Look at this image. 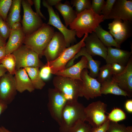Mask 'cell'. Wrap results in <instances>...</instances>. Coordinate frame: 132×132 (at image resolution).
Wrapping results in <instances>:
<instances>
[{"label": "cell", "instance_id": "obj_1", "mask_svg": "<svg viewBox=\"0 0 132 132\" xmlns=\"http://www.w3.org/2000/svg\"><path fill=\"white\" fill-rule=\"evenodd\" d=\"M104 21L102 15L97 14L90 9L77 14L69 26L70 29L75 31L76 35L80 38L86 33L95 32L100 24Z\"/></svg>", "mask_w": 132, "mask_h": 132}, {"label": "cell", "instance_id": "obj_2", "mask_svg": "<svg viewBox=\"0 0 132 132\" xmlns=\"http://www.w3.org/2000/svg\"><path fill=\"white\" fill-rule=\"evenodd\" d=\"M55 32L53 27L44 23L37 30L26 35L23 44L41 57Z\"/></svg>", "mask_w": 132, "mask_h": 132}, {"label": "cell", "instance_id": "obj_3", "mask_svg": "<svg viewBox=\"0 0 132 132\" xmlns=\"http://www.w3.org/2000/svg\"><path fill=\"white\" fill-rule=\"evenodd\" d=\"M85 107L78 101L67 102L62 111L59 132H69L71 129L79 120L85 121Z\"/></svg>", "mask_w": 132, "mask_h": 132}, {"label": "cell", "instance_id": "obj_4", "mask_svg": "<svg viewBox=\"0 0 132 132\" xmlns=\"http://www.w3.org/2000/svg\"><path fill=\"white\" fill-rule=\"evenodd\" d=\"M81 81L70 77L56 76L53 80L55 88L61 92L67 102L78 101Z\"/></svg>", "mask_w": 132, "mask_h": 132}, {"label": "cell", "instance_id": "obj_5", "mask_svg": "<svg viewBox=\"0 0 132 132\" xmlns=\"http://www.w3.org/2000/svg\"><path fill=\"white\" fill-rule=\"evenodd\" d=\"M12 54L16 59V70L28 67L42 68L45 65L39 59V55L25 45L22 44Z\"/></svg>", "mask_w": 132, "mask_h": 132}, {"label": "cell", "instance_id": "obj_6", "mask_svg": "<svg viewBox=\"0 0 132 132\" xmlns=\"http://www.w3.org/2000/svg\"><path fill=\"white\" fill-rule=\"evenodd\" d=\"M32 0H22L23 15L22 21V28L25 35L31 34L41 27L44 24L42 18L31 8Z\"/></svg>", "mask_w": 132, "mask_h": 132}, {"label": "cell", "instance_id": "obj_7", "mask_svg": "<svg viewBox=\"0 0 132 132\" xmlns=\"http://www.w3.org/2000/svg\"><path fill=\"white\" fill-rule=\"evenodd\" d=\"M107 105L98 100L92 102L85 107V121L93 128L98 127L108 120L105 113Z\"/></svg>", "mask_w": 132, "mask_h": 132}, {"label": "cell", "instance_id": "obj_8", "mask_svg": "<svg viewBox=\"0 0 132 132\" xmlns=\"http://www.w3.org/2000/svg\"><path fill=\"white\" fill-rule=\"evenodd\" d=\"M88 35L85 34L83 38L76 44L66 48L59 56L55 60L47 61V64L50 66L51 74H55L66 68V66L69 61L73 58L80 51L81 48L85 46L84 40Z\"/></svg>", "mask_w": 132, "mask_h": 132}, {"label": "cell", "instance_id": "obj_9", "mask_svg": "<svg viewBox=\"0 0 132 132\" xmlns=\"http://www.w3.org/2000/svg\"><path fill=\"white\" fill-rule=\"evenodd\" d=\"M87 68L81 72V81L79 90V97H84L87 100L101 96L100 92L101 84L96 78L90 76Z\"/></svg>", "mask_w": 132, "mask_h": 132}, {"label": "cell", "instance_id": "obj_10", "mask_svg": "<svg viewBox=\"0 0 132 132\" xmlns=\"http://www.w3.org/2000/svg\"><path fill=\"white\" fill-rule=\"evenodd\" d=\"M48 96V110L52 118L59 125L62 111L67 101L63 95L55 88H49Z\"/></svg>", "mask_w": 132, "mask_h": 132}, {"label": "cell", "instance_id": "obj_11", "mask_svg": "<svg viewBox=\"0 0 132 132\" xmlns=\"http://www.w3.org/2000/svg\"><path fill=\"white\" fill-rule=\"evenodd\" d=\"M43 5L47 8L49 16L47 24L55 27L64 35L66 42V47L70 46L71 44L77 41L75 37V31L68 29L62 22L58 14L56 13L52 7L49 6L45 0L42 1Z\"/></svg>", "mask_w": 132, "mask_h": 132}, {"label": "cell", "instance_id": "obj_12", "mask_svg": "<svg viewBox=\"0 0 132 132\" xmlns=\"http://www.w3.org/2000/svg\"><path fill=\"white\" fill-rule=\"evenodd\" d=\"M132 23L128 21L114 19L108 24L109 32L119 46L121 47L122 43L131 36Z\"/></svg>", "mask_w": 132, "mask_h": 132}, {"label": "cell", "instance_id": "obj_13", "mask_svg": "<svg viewBox=\"0 0 132 132\" xmlns=\"http://www.w3.org/2000/svg\"><path fill=\"white\" fill-rule=\"evenodd\" d=\"M66 47L65 37L60 32H55L43 53L47 61L57 59Z\"/></svg>", "mask_w": 132, "mask_h": 132}, {"label": "cell", "instance_id": "obj_14", "mask_svg": "<svg viewBox=\"0 0 132 132\" xmlns=\"http://www.w3.org/2000/svg\"><path fill=\"white\" fill-rule=\"evenodd\" d=\"M17 89L14 77L8 72L0 77V100L8 105L14 100Z\"/></svg>", "mask_w": 132, "mask_h": 132}, {"label": "cell", "instance_id": "obj_15", "mask_svg": "<svg viewBox=\"0 0 132 132\" xmlns=\"http://www.w3.org/2000/svg\"><path fill=\"white\" fill-rule=\"evenodd\" d=\"M119 19L132 22V0H116L107 19Z\"/></svg>", "mask_w": 132, "mask_h": 132}, {"label": "cell", "instance_id": "obj_16", "mask_svg": "<svg viewBox=\"0 0 132 132\" xmlns=\"http://www.w3.org/2000/svg\"><path fill=\"white\" fill-rule=\"evenodd\" d=\"M112 78L119 87L126 92L129 97L132 96V56L124 71L117 75H113Z\"/></svg>", "mask_w": 132, "mask_h": 132}, {"label": "cell", "instance_id": "obj_17", "mask_svg": "<svg viewBox=\"0 0 132 132\" xmlns=\"http://www.w3.org/2000/svg\"><path fill=\"white\" fill-rule=\"evenodd\" d=\"M85 47L88 53L92 56L98 55L105 59L107 54V47L97 36L94 32L88 35L84 40Z\"/></svg>", "mask_w": 132, "mask_h": 132}, {"label": "cell", "instance_id": "obj_18", "mask_svg": "<svg viewBox=\"0 0 132 132\" xmlns=\"http://www.w3.org/2000/svg\"><path fill=\"white\" fill-rule=\"evenodd\" d=\"M107 54L105 59L106 64L117 63L126 66L132 56V52L121 49L120 48L107 47Z\"/></svg>", "mask_w": 132, "mask_h": 132}, {"label": "cell", "instance_id": "obj_19", "mask_svg": "<svg viewBox=\"0 0 132 132\" xmlns=\"http://www.w3.org/2000/svg\"><path fill=\"white\" fill-rule=\"evenodd\" d=\"M88 68V61L87 58L82 56L80 60L75 64L62 70L55 73L54 75L70 77L81 81L80 74L82 70Z\"/></svg>", "mask_w": 132, "mask_h": 132}, {"label": "cell", "instance_id": "obj_20", "mask_svg": "<svg viewBox=\"0 0 132 132\" xmlns=\"http://www.w3.org/2000/svg\"><path fill=\"white\" fill-rule=\"evenodd\" d=\"M81 56H85L88 60V68L89 70V75L93 78H96L99 73L100 62L94 60L92 56L87 52L85 47L82 48L74 57L69 61L66 66V68L73 65L75 60Z\"/></svg>", "mask_w": 132, "mask_h": 132}, {"label": "cell", "instance_id": "obj_21", "mask_svg": "<svg viewBox=\"0 0 132 132\" xmlns=\"http://www.w3.org/2000/svg\"><path fill=\"white\" fill-rule=\"evenodd\" d=\"M25 35L22 28L17 30H11L5 46L6 55L12 54L19 48L23 44Z\"/></svg>", "mask_w": 132, "mask_h": 132}, {"label": "cell", "instance_id": "obj_22", "mask_svg": "<svg viewBox=\"0 0 132 132\" xmlns=\"http://www.w3.org/2000/svg\"><path fill=\"white\" fill-rule=\"evenodd\" d=\"M14 77L17 91L22 93L25 90L30 92L35 89L27 73L24 68L16 70Z\"/></svg>", "mask_w": 132, "mask_h": 132}, {"label": "cell", "instance_id": "obj_23", "mask_svg": "<svg viewBox=\"0 0 132 132\" xmlns=\"http://www.w3.org/2000/svg\"><path fill=\"white\" fill-rule=\"evenodd\" d=\"M55 6L63 16L67 28L76 17L77 14L76 11L73 9L68 1L63 3L60 1Z\"/></svg>", "mask_w": 132, "mask_h": 132}, {"label": "cell", "instance_id": "obj_24", "mask_svg": "<svg viewBox=\"0 0 132 132\" xmlns=\"http://www.w3.org/2000/svg\"><path fill=\"white\" fill-rule=\"evenodd\" d=\"M100 92L101 94H110L128 96L127 93L119 87L112 78L101 83Z\"/></svg>", "mask_w": 132, "mask_h": 132}, {"label": "cell", "instance_id": "obj_25", "mask_svg": "<svg viewBox=\"0 0 132 132\" xmlns=\"http://www.w3.org/2000/svg\"><path fill=\"white\" fill-rule=\"evenodd\" d=\"M21 0H13L5 22L11 29L14 23L21 21L20 14Z\"/></svg>", "mask_w": 132, "mask_h": 132}, {"label": "cell", "instance_id": "obj_26", "mask_svg": "<svg viewBox=\"0 0 132 132\" xmlns=\"http://www.w3.org/2000/svg\"><path fill=\"white\" fill-rule=\"evenodd\" d=\"M94 32L100 40L107 47L114 46L116 48H120L109 31L104 29L100 25L96 28Z\"/></svg>", "mask_w": 132, "mask_h": 132}, {"label": "cell", "instance_id": "obj_27", "mask_svg": "<svg viewBox=\"0 0 132 132\" xmlns=\"http://www.w3.org/2000/svg\"><path fill=\"white\" fill-rule=\"evenodd\" d=\"M29 75L35 89H41L45 85L40 74L39 68L28 67L24 68Z\"/></svg>", "mask_w": 132, "mask_h": 132}, {"label": "cell", "instance_id": "obj_28", "mask_svg": "<svg viewBox=\"0 0 132 132\" xmlns=\"http://www.w3.org/2000/svg\"><path fill=\"white\" fill-rule=\"evenodd\" d=\"M0 64L2 65L9 73L12 75L15 74L16 71V59L12 54L7 55L0 59Z\"/></svg>", "mask_w": 132, "mask_h": 132}, {"label": "cell", "instance_id": "obj_29", "mask_svg": "<svg viewBox=\"0 0 132 132\" xmlns=\"http://www.w3.org/2000/svg\"><path fill=\"white\" fill-rule=\"evenodd\" d=\"M113 75L111 64H106L100 67L96 79L101 84L111 79Z\"/></svg>", "mask_w": 132, "mask_h": 132}, {"label": "cell", "instance_id": "obj_30", "mask_svg": "<svg viewBox=\"0 0 132 132\" xmlns=\"http://www.w3.org/2000/svg\"><path fill=\"white\" fill-rule=\"evenodd\" d=\"M91 0H72L71 4L75 8L77 14L86 10L91 9Z\"/></svg>", "mask_w": 132, "mask_h": 132}, {"label": "cell", "instance_id": "obj_31", "mask_svg": "<svg viewBox=\"0 0 132 132\" xmlns=\"http://www.w3.org/2000/svg\"><path fill=\"white\" fill-rule=\"evenodd\" d=\"M108 118L110 121L118 122L125 120L126 115L124 112L119 108H114L108 116Z\"/></svg>", "mask_w": 132, "mask_h": 132}, {"label": "cell", "instance_id": "obj_32", "mask_svg": "<svg viewBox=\"0 0 132 132\" xmlns=\"http://www.w3.org/2000/svg\"><path fill=\"white\" fill-rule=\"evenodd\" d=\"M92 128L88 123L79 120L71 129L69 132H91Z\"/></svg>", "mask_w": 132, "mask_h": 132}, {"label": "cell", "instance_id": "obj_33", "mask_svg": "<svg viewBox=\"0 0 132 132\" xmlns=\"http://www.w3.org/2000/svg\"><path fill=\"white\" fill-rule=\"evenodd\" d=\"M12 2V0H0V16L5 21Z\"/></svg>", "mask_w": 132, "mask_h": 132}, {"label": "cell", "instance_id": "obj_34", "mask_svg": "<svg viewBox=\"0 0 132 132\" xmlns=\"http://www.w3.org/2000/svg\"><path fill=\"white\" fill-rule=\"evenodd\" d=\"M11 29L8 25L0 16V36L6 41L8 38Z\"/></svg>", "mask_w": 132, "mask_h": 132}, {"label": "cell", "instance_id": "obj_35", "mask_svg": "<svg viewBox=\"0 0 132 132\" xmlns=\"http://www.w3.org/2000/svg\"><path fill=\"white\" fill-rule=\"evenodd\" d=\"M104 0H91V9L96 14L101 15V11L105 4Z\"/></svg>", "mask_w": 132, "mask_h": 132}, {"label": "cell", "instance_id": "obj_36", "mask_svg": "<svg viewBox=\"0 0 132 132\" xmlns=\"http://www.w3.org/2000/svg\"><path fill=\"white\" fill-rule=\"evenodd\" d=\"M106 132H127L126 127L123 124L110 121Z\"/></svg>", "mask_w": 132, "mask_h": 132}, {"label": "cell", "instance_id": "obj_37", "mask_svg": "<svg viewBox=\"0 0 132 132\" xmlns=\"http://www.w3.org/2000/svg\"><path fill=\"white\" fill-rule=\"evenodd\" d=\"M116 0H107L105 5L101 12V14L103 16L104 20L107 19L110 14L113 5Z\"/></svg>", "mask_w": 132, "mask_h": 132}, {"label": "cell", "instance_id": "obj_38", "mask_svg": "<svg viewBox=\"0 0 132 132\" xmlns=\"http://www.w3.org/2000/svg\"><path fill=\"white\" fill-rule=\"evenodd\" d=\"M51 73L50 66L47 64L44 65L40 71V74L42 79L46 80L49 77Z\"/></svg>", "mask_w": 132, "mask_h": 132}, {"label": "cell", "instance_id": "obj_39", "mask_svg": "<svg viewBox=\"0 0 132 132\" xmlns=\"http://www.w3.org/2000/svg\"><path fill=\"white\" fill-rule=\"evenodd\" d=\"M110 64L113 75H117L121 73L124 70L126 67L116 63H113Z\"/></svg>", "mask_w": 132, "mask_h": 132}, {"label": "cell", "instance_id": "obj_40", "mask_svg": "<svg viewBox=\"0 0 132 132\" xmlns=\"http://www.w3.org/2000/svg\"><path fill=\"white\" fill-rule=\"evenodd\" d=\"M110 123V121L108 120L102 125L98 127H92L91 132H106Z\"/></svg>", "mask_w": 132, "mask_h": 132}, {"label": "cell", "instance_id": "obj_41", "mask_svg": "<svg viewBox=\"0 0 132 132\" xmlns=\"http://www.w3.org/2000/svg\"><path fill=\"white\" fill-rule=\"evenodd\" d=\"M33 4H34L36 12L41 18L44 20L46 19L45 16L42 14L40 10L41 0H32Z\"/></svg>", "mask_w": 132, "mask_h": 132}, {"label": "cell", "instance_id": "obj_42", "mask_svg": "<svg viewBox=\"0 0 132 132\" xmlns=\"http://www.w3.org/2000/svg\"><path fill=\"white\" fill-rule=\"evenodd\" d=\"M124 107L126 111L129 113H132V100L129 99L125 102Z\"/></svg>", "mask_w": 132, "mask_h": 132}, {"label": "cell", "instance_id": "obj_43", "mask_svg": "<svg viewBox=\"0 0 132 132\" xmlns=\"http://www.w3.org/2000/svg\"><path fill=\"white\" fill-rule=\"evenodd\" d=\"M22 28V26L20 22H17L14 23L12 25L11 30H17Z\"/></svg>", "mask_w": 132, "mask_h": 132}, {"label": "cell", "instance_id": "obj_44", "mask_svg": "<svg viewBox=\"0 0 132 132\" xmlns=\"http://www.w3.org/2000/svg\"><path fill=\"white\" fill-rule=\"evenodd\" d=\"M8 105L0 100V116L8 108Z\"/></svg>", "mask_w": 132, "mask_h": 132}, {"label": "cell", "instance_id": "obj_45", "mask_svg": "<svg viewBox=\"0 0 132 132\" xmlns=\"http://www.w3.org/2000/svg\"><path fill=\"white\" fill-rule=\"evenodd\" d=\"M47 4L50 6H55L58 3L61 1V0H45Z\"/></svg>", "mask_w": 132, "mask_h": 132}, {"label": "cell", "instance_id": "obj_46", "mask_svg": "<svg viewBox=\"0 0 132 132\" xmlns=\"http://www.w3.org/2000/svg\"><path fill=\"white\" fill-rule=\"evenodd\" d=\"M6 55L5 46L0 48V60Z\"/></svg>", "mask_w": 132, "mask_h": 132}, {"label": "cell", "instance_id": "obj_47", "mask_svg": "<svg viewBox=\"0 0 132 132\" xmlns=\"http://www.w3.org/2000/svg\"><path fill=\"white\" fill-rule=\"evenodd\" d=\"M7 69L1 64H0V77L3 75L7 72Z\"/></svg>", "mask_w": 132, "mask_h": 132}, {"label": "cell", "instance_id": "obj_48", "mask_svg": "<svg viewBox=\"0 0 132 132\" xmlns=\"http://www.w3.org/2000/svg\"><path fill=\"white\" fill-rule=\"evenodd\" d=\"M6 44V40L0 36V48L5 46Z\"/></svg>", "mask_w": 132, "mask_h": 132}, {"label": "cell", "instance_id": "obj_49", "mask_svg": "<svg viewBox=\"0 0 132 132\" xmlns=\"http://www.w3.org/2000/svg\"><path fill=\"white\" fill-rule=\"evenodd\" d=\"M0 132H12L3 126H0Z\"/></svg>", "mask_w": 132, "mask_h": 132}, {"label": "cell", "instance_id": "obj_50", "mask_svg": "<svg viewBox=\"0 0 132 132\" xmlns=\"http://www.w3.org/2000/svg\"><path fill=\"white\" fill-rule=\"evenodd\" d=\"M126 129L127 132H132V126L126 127Z\"/></svg>", "mask_w": 132, "mask_h": 132}]
</instances>
